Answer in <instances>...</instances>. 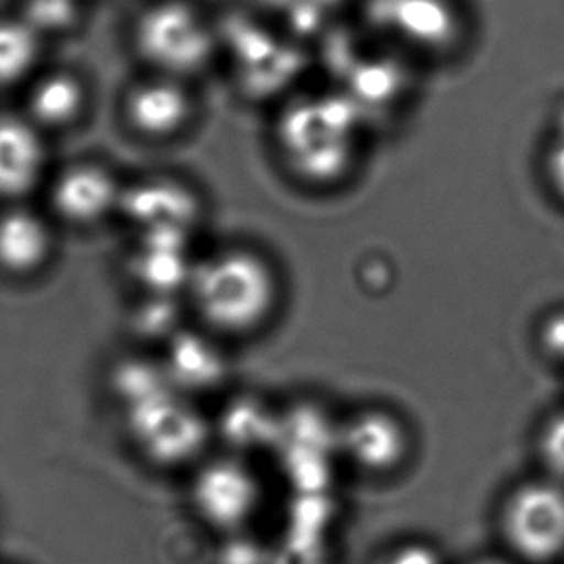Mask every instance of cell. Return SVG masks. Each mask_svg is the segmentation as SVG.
<instances>
[{
  "label": "cell",
  "instance_id": "obj_1",
  "mask_svg": "<svg viewBox=\"0 0 564 564\" xmlns=\"http://www.w3.org/2000/svg\"><path fill=\"white\" fill-rule=\"evenodd\" d=\"M185 295L208 334L237 339L272 322L282 301V278L264 252L228 245L195 259Z\"/></svg>",
  "mask_w": 564,
  "mask_h": 564
},
{
  "label": "cell",
  "instance_id": "obj_2",
  "mask_svg": "<svg viewBox=\"0 0 564 564\" xmlns=\"http://www.w3.org/2000/svg\"><path fill=\"white\" fill-rule=\"evenodd\" d=\"M359 120L341 97L293 102L275 123V145L285 166L306 184L334 185L357 161Z\"/></svg>",
  "mask_w": 564,
  "mask_h": 564
},
{
  "label": "cell",
  "instance_id": "obj_3",
  "mask_svg": "<svg viewBox=\"0 0 564 564\" xmlns=\"http://www.w3.org/2000/svg\"><path fill=\"white\" fill-rule=\"evenodd\" d=\"M126 391V426L139 457L159 470H184L206 458L210 426L193 404L180 399L169 380Z\"/></svg>",
  "mask_w": 564,
  "mask_h": 564
},
{
  "label": "cell",
  "instance_id": "obj_4",
  "mask_svg": "<svg viewBox=\"0 0 564 564\" xmlns=\"http://www.w3.org/2000/svg\"><path fill=\"white\" fill-rule=\"evenodd\" d=\"M131 45L149 74L189 82L210 66L218 35L195 2L154 0L135 15Z\"/></svg>",
  "mask_w": 564,
  "mask_h": 564
},
{
  "label": "cell",
  "instance_id": "obj_5",
  "mask_svg": "<svg viewBox=\"0 0 564 564\" xmlns=\"http://www.w3.org/2000/svg\"><path fill=\"white\" fill-rule=\"evenodd\" d=\"M497 528L517 564L564 563V484L538 476L505 496Z\"/></svg>",
  "mask_w": 564,
  "mask_h": 564
},
{
  "label": "cell",
  "instance_id": "obj_6",
  "mask_svg": "<svg viewBox=\"0 0 564 564\" xmlns=\"http://www.w3.org/2000/svg\"><path fill=\"white\" fill-rule=\"evenodd\" d=\"M264 480L239 455L203 458L191 473V511L216 534L247 532L264 511Z\"/></svg>",
  "mask_w": 564,
  "mask_h": 564
},
{
  "label": "cell",
  "instance_id": "obj_7",
  "mask_svg": "<svg viewBox=\"0 0 564 564\" xmlns=\"http://www.w3.org/2000/svg\"><path fill=\"white\" fill-rule=\"evenodd\" d=\"M336 447L352 470L383 480L409 465L412 435L395 412L367 406L349 414L336 427Z\"/></svg>",
  "mask_w": 564,
  "mask_h": 564
},
{
  "label": "cell",
  "instance_id": "obj_8",
  "mask_svg": "<svg viewBox=\"0 0 564 564\" xmlns=\"http://www.w3.org/2000/svg\"><path fill=\"white\" fill-rule=\"evenodd\" d=\"M189 82L149 74L133 82L123 93L126 128L143 141L164 143L187 131L197 112Z\"/></svg>",
  "mask_w": 564,
  "mask_h": 564
},
{
  "label": "cell",
  "instance_id": "obj_9",
  "mask_svg": "<svg viewBox=\"0 0 564 564\" xmlns=\"http://www.w3.org/2000/svg\"><path fill=\"white\" fill-rule=\"evenodd\" d=\"M126 185L102 164H77L62 172L53 187V206L61 218L76 226H93L122 208Z\"/></svg>",
  "mask_w": 564,
  "mask_h": 564
},
{
  "label": "cell",
  "instance_id": "obj_10",
  "mask_svg": "<svg viewBox=\"0 0 564 564\" xmlns=\"http://www.w3.org/2000/svg\"><path fill=\"white\" fill-rule=\"evenodd\" d=\"M141 236L147 234H189L191 218L197 214V200L189 189L169 180H151L123 191L122 208Z\"/></svg>",
  "mask_w": 564,
  "mask_h": 564
},
{
  "label": "cell",
  "instance_id": "obj_11",
  "mask_svg": "<svg viewBox=\"0 0 564 564\" xmlns=\"http://www.w3.org/2000/svg\"><path fill=\"white\" fill-rule=\"evenodd\" d=\"M393 22L406 41L430 53H447L465 33V20L453 0H403Z\"/></svg>",
  "mask_w": 564,
  "mask_h": 564
},
{
  "label": "cell",
  "instance_id": "obj_12",
  "mask_svg": "<svg viewBox=\"0 0 564 564\" xmlns=\"http://www.w3.org/2000/svg\"><path fill=\"white\" fill-rule=\"evenodd\" d=\"M45 145L39 131L20 118H0V195L20 197L39 184Z\"/></svg>",
  "mask_w": 564,
  "mask_h": 564
},
{
  "label": "cell",
  "instance_id": "obj_13",
  "mask_svg": "<svg viewBox=\"0 0 564 564\" xmlns=\"http://www.w3.org/2000/svg\"><path fill=\"white\" fill-rule=\"evenodd\" d=\"M51 252V231L35 214L14 210L0 218V267L28 274Z\"/></svg>",
  "mask_w": 564,
  "mask_h": 564
},
{
  "label": "cell",
  "instance_id": "obj_14",
  "mask_svg": "<svg viewBox=\"0 0 564 564\" xmlns=\"http://www.w3.org/2000/svg\"><path fill=\"white\" fill-rule=\"evenodd\" d=\"M87 91L79 77L69 72H51L39 77L30 95L35 120L45 126H68L84 112Z\"/></svg>",
  "mask_w": 564,
  "mask_h": 564
},
{
  "label": "cell",
  "instance_id": "obj_15",
  "mask_svg": "<svg viewBox=\"0 0 564 564\" xmlns=\"http://www.w3.org/2000/svg\"><path fill=\"white\" fill-rule=\"evenodd\" d=\"M43 43L15 12L0 15V87L22 84L33 76Z\"/></svg>",
  "mask_w": 564,
  "mask_h": 564
},
{
  "label": "cell",
  "instance_id": "obj_16",
  "mask_svg": "<svg viewBox=\"0 0 564 564\" xmlns=\"http://www.w3.org/2000/svg\"><path fill=\"white\" fill-rule=\"evenodd\" d=\"M14 12L46 41L77 30L84 18V4L82 0H20Z\"/></svg>",
  "mask_w": 564,
  "mask_h": 564
},
{
  "label": "cell",
  "instance_id": "obj_17",
  "mask_svg": "<svg viewBox=\"0 0 564 564\" xmlns=\"http://www.w3.org/2000/svg\"><path fill=\"white\" fill-rule=\"evenodd\" d=\"M543 476L564 484V411L543 422L535 442Z\"/></svg>",
  "mask_w": 564,
  "mask_h": 564
},
{
  "label": "cell",
  "instance_id": "obj_18",
  "mask_svg": "<svg viewBox=\"0 0 564 564\" xmlns=\"http://www.w3.org/2000/svg\"><path fill=\"white\" fill-rule=\"evenodd\" d=\"M375 564H447L443 551L427 540H404L383 551Z\"/></svg>",
  "mask_w": 564,
  "mask_h": 564
},
{
  "label": "cell",
  "instance_id": "obj_19",
  "mask_svg": "<svg viewBox=\"0 0 564 564\" xmlns=\"http://www.w3.org/2000/svg\"><path fill=\"white\" fill-rule=\"evenodd\" d=\"M538 345L545 359L564 367V308L553 311L538 328Z\"/></svg>",
  "mask_w": 564,
  "mask_h": 564
},
{
  "label": "cell",
  "instance_id": "obj_20",
  "mask_svg": "<svg viewBox=\"0 0 564 564\" xmlns=\"http://www.w3.org/2000/svg\"><path fill=\"white\" fill-rule=\"evenodd\" d=\"M545 169L551 189L555 191V195L564 203V128L551 145Z\"/></svg>",
  "mask_w": 564,
  "mask_h": 564
},
{
  "label": "cell",
  "instance_id": "obj_21",
  "mask_svg": "<svg viewBox=\"0 0 564 564\" xmlns=\"http://www.w3.org/2000/svg\"><path fill=\"white\" fill-rule=\"evenodd\" d=\"M468 564H517L509 557H497V555H486V557H478L470 561Z\"/></svg>",
  "mask_w": 564,
  "mask_h": 564
}]
</instances>
